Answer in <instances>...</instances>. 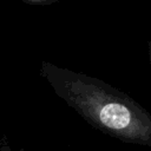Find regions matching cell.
<instances>
[{
    "label": "cell",
    "mask_w": 151,
    "mask_h": 151,
    "mask_svg": "<svg viewBox=\"0 0 151 151\" xmlns=\"http://www.w3.org/2000/svg\"><path fill=\"white\" fill-rule=\"evenodd\" d=\"M40 76L54 93L100 132L151 147V113L129 94L87 74L41 61Z\"/></svg>",
    "instance_id": "obj_1"
},
{
    "label": "cell",
    "mask_w": 151,
    "mask_h": 151,
    "mask_svg": "<svg viewBox=\"0 0 151 151\" xmlns=\"http://www.w3.org/2000/svg\"><path fill=\"white\" fill-rule=\"evenodd\" d=\"M27 2H31V4H35V5H52L54 2H57L58 0H26Z\"/></svg>",
    "instance_id": "obj_2"
},
{
    "label": "cell",
    "mask_w": 151,
    "mask_h": 151,
    "mask_svg": "<svg viewBox=\"0 0 151 151\" xmlns=\"http://www.w3.org/2000/svg\"><path fill=\"white\" fill-rule=\"evenodd\" d=\"M147 54H149V64L151 68V39L147 41Z\"/></svg>",
    "instance_id": "obj_3"
},
{
    "label": "cell",
    "mask_w": 151,
    "mask_h": 151,
    "mask_svg": "<svg viewBox=\"0 0 151 151\" xmlns=\"http://www.w3.org/2000/svg\"><path fill=\"white\" fill-rule=\"evenodd\" d=\"M0 151H11V149L7 145V143H1L0 144Z\"/></svg>",
    "instance_id": "obj_4"
},
{
    "label": "cell",
    "mask_w": 151,
    "mask_h": 151,
    "mask_svg": "<svg viewBox=\"0 0 151 151\" xmlns=\"http://www.w3.org/2000/svg\"><path fill=\"white\" fill-rule=\"evenodd\" d=\"M20 151H27L26 149H20Z\"/></svg>",
    "instance_id": "obj_5"
}]
</instances>
